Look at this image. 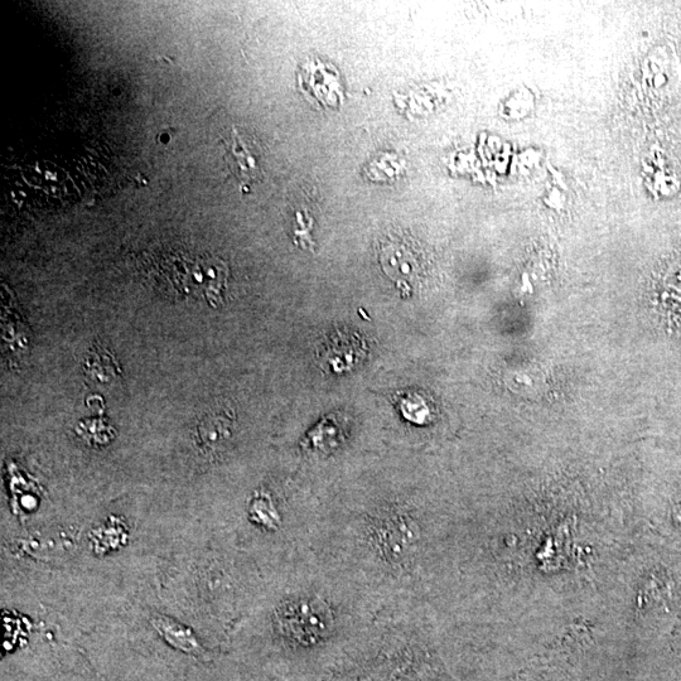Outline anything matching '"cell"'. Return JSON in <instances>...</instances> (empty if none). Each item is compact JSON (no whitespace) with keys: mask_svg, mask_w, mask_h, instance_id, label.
Listing matches in <instances>:
<instances>
[{"mask_svg":"<svg viewBox=\"0 0 681 681\" xmlns=\"http://www.w3.org/2000/svg\"><path fill=\"white\" fill-rule=\"evenodd\" d=\"M366 356V342L354 331H336L318 352L322 366L331 367L333 373L340 374L354 369Z\"/></svg>","mask_w":681,"mask_h":681,"instance_id":"cell-1","label":"cell"},{"mask_svg":"<svg viewBox=\"0 0 681 681\" xmlns=\"http://www.w3.org/2000/svg\"><path fill=\"white\" fill-rule=\"evenodd\" d=\"M233 133V142H231L229 152H227L226 161L234 175L244 185H250L251 182L258 181L262 173H260L257 159L245 146L239 133L235 129Z\"/></svg>","mask_w":681,"mask_h":681,"instance_id":"cell-4","label":"cell"},{"mask_svg":"<svg viewBox=\"0 0 681 681\" xmlns=\"http://www.w3.org/2000/svg\"><path fill=\"white\" fill-rule=\"evenodd\" d=\"M404 400H405V402L403 403V409H408V408L415 409V408H417L414 405L413 395H410L409 399H404ZM407 418L410 419V420H413V422H422V418H420L418 410H413V412L410 413Z\"/></svg>","mask_w":681,"mask_h":681,"instance_id":"cell-6","label":"cell"},{"mask_svg":"<svg viewBox=\"0 0 681 681\" xmlns=\"http://www.w3.org/2000/svg\"><path fill=\"white\" fill-rule=\"evenodd\" d=\"M381 262L389 277L398 280L399 283L413 279L415 269L413 251L405 246L389 245L381 254Z\"/></svg>","mask_w":681,"mask_h":681,"instance_id":"cell-5","label":"cell"},{"mask_svg":"<svg viewBox=\"0 0 681 681\" xmlns=\"http://www.w3.org/2000/svg\"><path fill=\"white\" fill-rule=\"evenodd\" d=\"M331 70L330 66L322 65L321 61H311L304 65L301 75L298 76L302 93L306 94L308 91L317 88V85H321L315 98L318 104L330 106L340 103L342 99L341 93L328 88V85L341 86L337 72L331 74Z\"/></svg>","mask_w":681,"mask_h":681,"instance_id":"cell-2","label":"cell"},{"mask_svg":"<svg viewBox=\"0 0 681 681\" xmlns=\"http://www.w3.org/2000/svg\"><path fill=\"white\" fill-rule=\"evenodd\" d=\"M151 625L169 646L195 658H204L206 654L204 647L190 627L171 617L163 616L161 613H154L151 617Z\"/></svg>","mask_w":681,"mask_h":681,"instance_id":"cell-3","label":"cell"}]
</instances>
